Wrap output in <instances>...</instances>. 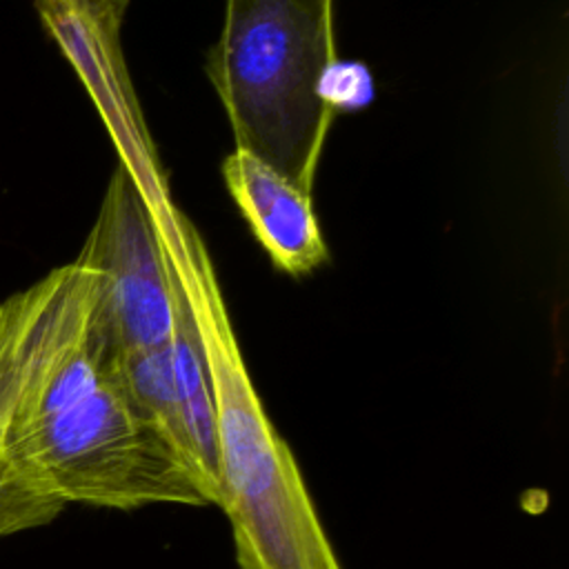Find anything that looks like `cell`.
<instances>
[{
  "label": "cell",
  "instance_id": "2",
  "mask_svg": "<svg viewBox=\"0 0 569 569\" xmlns=\"http://www.w3.org/2000/svg\"><path fill=\"white\" fill-rule=\"evenodd\" d=\"M147 204L207 365L218 507L231 527L238 569H342L298 460L253 387L204 240L171 196Z\"/></svg>",
  "mask_w": 569,
  "mask_h": 569
},
{
  "label": "cell",
  "instance_id": "1",
  "mask_svg": "<svg viewBox=\"0 0 569 569\" xmlns=\"http://www.w3.org/2000/svg\"><path fill=\"white\" fill-rule=\"evenodd\" d=\"M0 396L13 462L64 507L204 505L124 385L82 253L0 305Z\"/></svg>",
  "mask_w": 569,
  "mask_h": 569
},
{
  "label": "cell",
  "instance_id": "6",
  "mask_svg": "<svg viewBox=\"0 0 569 569\" xmlns=\"http://www.w3.org/2000/svg\"><path fill=\"white\" fill-rule=\"evenodd\" d=\"M222 178L273 267L305 276L327 262V242L307 191L238 147L222 160Z\"/></svg>",
  "mask_w": 569,
  "mask_h": 569
},
{
  "label": "cell",
  "instance_id": "9",
  "mask_svg": "<svg viewBox=\"0 0 569 569\" xmlns=\"http://www.w3.org/2000/svg\"><path fill=\"white\" fill-rule=\"evenodd\" d=\"M62 509V502L33 487L13 462L4 438V411L0 396V536L47 525Z\"/></svg>",
  "mask_w": 569,
  "mask_h": 569
},
{
  "label": "cell",
  "instance_id": "7",
  "mask_svg": "<svg viewBox=\"0 0 569 569\" xmlns=\"http://www.w3.org/2000/svg\"><path fill=\"white\" fill-rule=\"evenodd\" d=\"M169 273V271H167ZM173 291V331H171V360L176 387L182 405V418L193 451L196 476L200 493L207 505H220L218 482V453H216V420L213 398L202 358L198 331L193 327L187 302L169 273Z\"/></svg>",
  "mask_w": 569,
  "mask_h": 569
},
{
  "label": "cell",
  "instance_id": "5",
  "mask_svg": "<svg viewBox=\"0 0 569 569\" xmlns=\"http://www.w3.org/2000/svg\"><path fill=\"white\" fill-rule=\"evenodd\" d=\"M127 4L129 0H36V11L96 104L118 164L151 202L171 193L122 49Z\"/></svg>",
  "mask_w": 569,
  "mask_h": 569
},
{
  "label": "cell",
  "instance_id": "4",
  "mask_svg": "<svg viewBox=\"0 0 569 569\" xmlns=\"http://www.w3.org/2000/svg\"><path fill=\"white\" fill-rule=\"evenodd\" d=\"M80 253L98 269L102 311L116 347L171 340L173 291L149 204L118 164Z\"/></svg>",
  "mask_w": 569,
  "mask_h": 569
},
{
  "label": "cell",
  "instance_id": "8",
  "mask_svg": "<svg viewBox=\"0 0 569 569\" xmlns=\"http://www.w3.org/2000/svg\"><path fill=\"white\" fill-rule=\"evenodd\" d=\"M120 371L131 398L142 409V413L153 422L158 433L164 438V442L176 453V458L193 480L196 489L200 491L193 451L189 445V436L182 418V405H180L176 376H173L171 340L156 347L122 349Z\"/></svg>",
  "mask_w": 569,
  "mask_h": 569
},
{
  "label": "cell",
  "instance_id": "3",
  "mask_svg": "<svg viewBox=\"0 0 569 569\" xmlns=\"http://www.w3.org/2000/svg\"><path fill=\"white\" fill-rule=\"evenodd\" d=\"M207 71L236 147L309 193L331 118V0H227Z\"/></svg>",
  "mask_w": 569,
  "mask_h": 569
}]
</instances>
